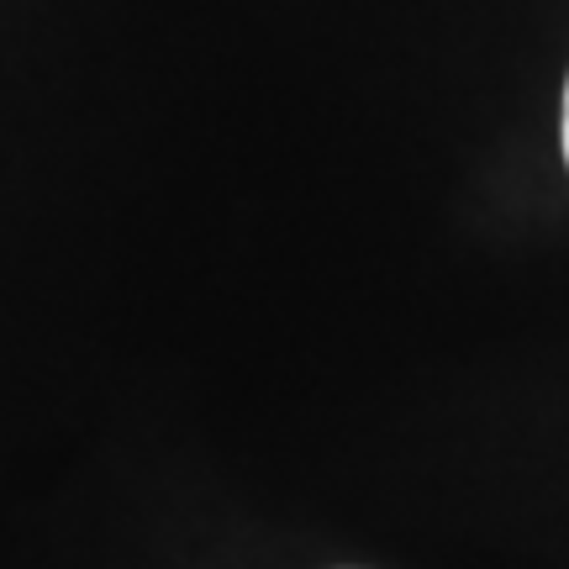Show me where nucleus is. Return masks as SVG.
Instances as JSON below:
<instances>
[{
    "label": "nucleus",
    "mask_w": 569,
    "mask_h": 569,
    "mask_svg": "<svg viewBox=\"0 0 569 569\" xmlns=\"http://www.w3.org/2000/svg\"><path fill=\"white\" fill-rule=\"evenodd\" d=\"M565 159H569V90H565Z\"/></svg>",
    "instance_id": "obj_1"
}]
</instances>
